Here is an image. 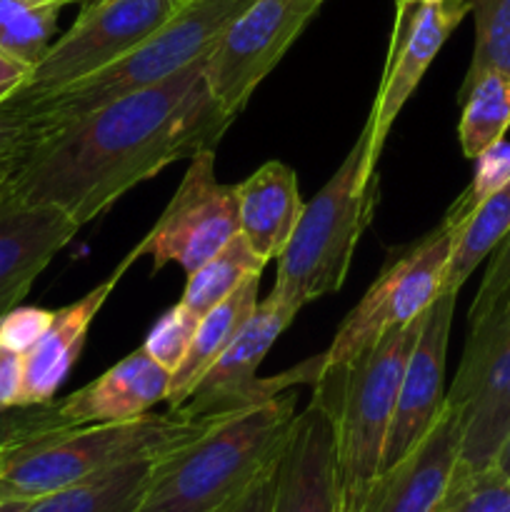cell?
<instances>
[{
    "label": "cell",
    "instance_id": "1",
    "mask_svg": "<svg viewBox=\"0 0 510 512\" xmlns=\"http://www.w3.org/2000/svg\"><path fill=\"white\" fill-rule=\"evenodd\" d=\"M233 123L215 103L198 60L163 83L40 135L8 190L65 210L83 228L168 165L218 148Z\"/></svg>",
    "mask_w": 510,
    "mask_h": 512
},
{
    "label": "cell",
    "instance_id": "2",
    "mask_svg": "<svg viewBox=\"0 0 510 512\" xmlns=\"http://www.w3.org/2000/svg\"><path fill=\"white\" fill-rule=\"evenodd\" d=\"M293 395L210 420L188 443L153 460L135 512H218L263 478L295 420Z\"/></svg>",
    "mask_w": 510,
    "mask_h": 512
},
{
    "label": "cell",
    "instance_id": "3",
    "mask_svg": "<svg viewBox=\"0 0 510 512\" xmlns=\"http://www.w3.org/2000/svg\"><path fill=\"white\" fill-rule=\"evenodd\" d=\"M425 313L413 323L388 330L355 358L320 368L313 380V403H318L333 423L343 510L360 512L370 485L383 468L400 380Z\"/></svg>",
    "mask_w": 510,
    "mask_h": 512
},
{
    "label": "cell",
    "instance_id": "4",
    "mask_svg": "<svg viewBox=\"0 0 510 512\" xmlns=\"http://www.w3.org/2000/svg\"><path fill=\"white\" fill-rule=\"evenodd\" d=\"M210 420L140 415L120 423L58 430L8 450L0 458V500H38L120 465L155 460L203 433Z\"/></svg>",
    "mask_w": 510,
    "mask_h": 512
},
{
    "label": "cell",
    "instance_id": "5",
    "mask_svg": "<svg viewBox=\"0 0 510 512\" xmlns=\"http://www.w3.org/2000/svg\"><path fill=\"white\" fill-rule=\"evenodd\" d=\"M368 130L345 155L328 183L303 205L293 235L278 258L270 293L303 310L323 295L338 293L348 278L360 235L370 225L378 203V180L363 178Z\"/></svg>",
    "mask_w": 510,
    "mask_h": 512
},
{
    "label": "cell",
    "instance_id": "6",
    "mask_svg": "<svg viewBox=\"0 0 510 512\" xmlns=\"http://www.w3.org/2000/svg\"><path fill=\"white\" fill-rule=\"evenodd\" d=\"M250 0H188L155 33L108 68L35 100H20L33 113L40 135L93 113L123 95L158 85L208 55L225 25ZM38 143V140H35Z\"/></svg>",
    "mask_w": 510,
    "mask_h": 512
},
{
    "label": "cell",
    "instance_id": "7",
    "mask_svg": "<svg viewBox=\"0 0 510 512\" xmlns=\"http://www.w3.org/2000/svg\"><path fill=\"white\" fill-rule=\"evenodd\" d=\"M445 398L460 405L453 475L493 468L510 435V298L470 320L460 368Z\"/></svg>",
    "mask_w": 510,
    "mask_h": 512
},
{
    "label": "cell",
    "instance_id": "8",
    "mask_svg": "<svg viewBox=\"0 0 510 512\" xmlns=\"http://www.w3.org/2000/svg\"><path fill=\"white\" fill-rule=\"evenodd\" d=\"M450 248L453 230L440 220L438 228L428 235L405 245L398 253H390L368 293L335 330L330 348L320 353V368L345 363L360 350L378 343L388 330L420 318L438 298Z\"/></svg>",
    "mask_w": 510,
    "mask_h": 512
},
{
    "label": "cell",
    "instance_id": "9",
    "mask_svg": "<svg viewBox=\"0 0 510 512\" xmlns=\"http://www.w3.org/2000/svg\"><path fill=\"white\" fill-rule=\"evenodd\" d=\"M175 10L178 0H85L75 23L50 43L15 98H43L108 68L155 33Z\"/></svg>",
    "mask_w": 510,
    "mask_h": 512
},
{
    "label": "cell",
    "instance_id": "10",
    "mask_svg": "<svg viewBox=\"0 0 510 512\" xmlns=\"http://www.w3.org/2000/svg\"><path fill=\"white\" fill-rule=\"evenodd\" d=\"M320 5L323 0H250L225 25L203 58V75L230 120L243 113L250 95L283 60Z\"/></svg>",
    "mask_w": 510,
    "mask_h": 512
},
{
    "label": "cell",
    "instance_id": "11",
    "mask_svg": "<svg viewBox=\"0 0 510 512\" xmlns=\"http://www.w3.org/2000/svg\"><path fill=\"white\" fill-rule=\"evenodd\" d=\"M298 313L300 310L283 303L273 293L260 300L255 313L240 328L233 343L210 365L208 373L200 378V383L190 393V398L173 413L185 420L223 418V415L238 413V410L250 408V405H260L270 398H278L290 385H313L320 370V355L305 360L298 368L288 370L278 378L260 380L255 375L265 355L275 345V340L285 333V328L293 323Z\"/></svg>",
    "mask_w": 510,
    "mask_h": 512
},
{
    "label": "cell",
    "instance_id": "12",
    "mask_svg": "<svg viewBox=\"0 0 510 512\" xmlns=\"http://www.w3.org/2000/svg\"><path fill=\"white\" fill-rule=\"evenodd\" d=\"M238 230L235 185L215 178V150H203L190 158L178 190L135 248L140 258H153V273L178 263L190 275L223 250Z\"/></svg>",
    "mask_w": 510,
    "mask_h": 512
},
{
    "label": "cell",
    "instance_id": "13",
    "mask_svg": "<svg viewBox=\"0 0 510 512\" xmlns=\"http://www.w3.org/2000/svg\"><path fill=\"white\" fill-rule=\"evenodd\" d=\"M468 13L470 0H440V3L408 5V8L395 10L383 80H380L373 110L365 120L368 148L363 158V178L368 183L378 180L380 153L400 110L418 90L420 80L428 73L435 55L443 50L445 40L453 35V30L463 23Z\"/></svg>",
    "mask_w": 510,
    "mask_h": 512
},
{
    "label": "cell",
    "instance_id": "14",
    "mask_svg": "<svg viewBox=\"0 0 510 512\" xmlns=\"http://www.w3.org/2000/svg\"><path fill=\"white\" fill-rule=\"evenodd\" d=\"M458 293L440 290L425 313L423 328L405 363L403 380L398 388L393 420L383 453L385 468L398 463L410 453L440 418L445 405V360H448L450 328L455 318Z\"/></svg>",
    "mask_w": 510,
    "mask_h": 512
},
{
    "label": "cell",
    "instance_id": "15",
    "mask_svg": "<svg viewBox=\"0 0 510 512\" xmlns=\"http://www.w3.org/2000/svg\"><path fill=\"white\" fill-rule=\"evenodd\" d=\"M80 225L65 210L0 193V315L20 305Z\"/></svg>",
    "mask_w": 510,
    "mask_h": 512
},
{
    "label": "cell",
    "instance_id": "16",
    "mask_svg": "<svg viewBox=\"0 0 510 512\" xmlns=\"http://www.w3.org/2000/svg\"><path fill=\"white\" fill-rule=\"evenodd\" d=\"M460 453V405L445 398L430 433L370 485L360 512H435Z\"/></svg>",
    "mask_w": 510,
    "mask_h": 512
},
{
    "label": "cell",
    "instance_id": "17",
    "mask_svg": "<svg viewBox=\"0 0 510 512\" xmlns=\"http://www.w3.org/2000/svg\"><path fill=\"white\" fill-rule=\"evenodd\" d=\"M338 503L333 423L328 413L310 400L308 408L295 415L275 460L270 512H338Z\"/></svg>",
    "mask_w": 510,
    "mask_h": 512
},
{
    "label": "cell",
    "instance_id": "18",
    "mask_svg": "<svg viewBox=\"0 0 510 512\" xmlns=\"http://www.w3.org/2000/svg\"><path fill=\"white\" fill-rule=\"evenodd\" d=\"M138 258V248H133L103 283L95 285L90 293H85L75 303L55 310L48 333L23 355V398H20V405L53 403L60 385L65 383V378L83 353L95 315L103 310L125 270Z\"/></svg>",
    "mask_w": 510,
    "mask_h": 512
},
{
    "label": "cell",
    "instance_id": "19",
    "mask_svg": "<svg viewBox=\"0 0 510 512\" xmlns=\"http://www.w3.org/2000/svg\"><path fill=\"white\" fill-rule=\"evenodd\" d=\"M168 388V370L138 348L58 403L70 425L120 423L148 415L155 405L168 400Z\"/></svg>",
    "mask_w": 510,
    "mask_h": 512
},
{
    "label": "cell",
    "instance_id": "20",
    "mask_svg": "<svg viewBox=\"0 0 510 512\" xmlns=\"http://www.w3.org/2000/svg\"><path fill=\"white\" fill-rule=\"evenodd\" d=\"M238 233L263 263L278 260L303 213L298 175L280 160H268L235 185Z\"/></svg>",
    "mask_w": 510,
    "mask_h": 512
},
{
    "label": "cell",
    "instance_id": "21",
    "mask_svg": "<svg viewBox=\"0 0 510 512\" xmlns=\"http://www.w3.org/2000/svg\"><path fill=\"white\" fill-rule=\"evenodd\" d=\"M260 275H250L240 288H235L223 303H218L215 308H210L208 313L200 318L198 328H195L193 343H190L188 355L183 358V363L178 365L173 375H170V388H168V408L170 413L178 410L185 400L190 398V393L195 390V385L200 383L205 373H208L210 365L225 353L230 343H233L235 335L240 333L245 323H248L250 315L255 313L260 303Z\"/></svg>",
    "mask_w": 510,
    "mask_h": 512
},
{
    "label": "cell",
    "instance_id": "22",
    "mask_svg": "<svg viewBox=\"0 0 510 512\" xmlns=\"http://www.w3.org/2000/svg\"><path fill=\"white\" fill-rule=\"evenodd\" d=\"M153 460L120 465L33 500L25 512H135L143 500Z\"/></svg>",
    "mask_w": 510,
    "mask_h": 512
},
{
    "label": "cell",
    "instance_id": "23",
    "mask_svg": "<svg viewBox=\"0 0 510 512\" xmlns=\"http://www.w3.org/2000/svg\"><path fill=\"white\" fill-rule=\"evenodd\" d=\"M510 233V183L490 195L478 205L458 228L453 230V248H450L448 268H445L443 285L445 293H458L468 283L485 258H490L495 248Z\"/></svg>",
    "mask_w": 510,
    "mask_h": 512
},
{
    "label": "cell",
    "instance_id": "24",
    "mask_svg": "<svg viewBox=\"0 0 510 512\" xmlns=\"http://www.w3.org/2000/svg\"><path fill=\"white\" fill-rule=\"evenodd\" d=\"M463 103L458 123L460 150L468 160L500 143L510 128V73L485 70L468 90L458 93Z\"/></svg>",
    "mask_w": 510,
    "mask_h": 512
},
{
    "label": "cell",
    "instance_id": "25",
    "mask_svg": "<svg viewBox=\"0 0 510 512\" xmlns=\"http://www.w3.org/2000/svg\"><path fill=\"white\" fill-rule=\"evenodd\" d=\"M265 265L268 263H263L238 233L223 250H218L213 258L205 260L198 270L188 275L180 303L203 318L210 308L223 303L235 288H240L250 275H263Z\"/></svg>",
    "mask_w": 510,
    "mask_h": 512
},
{
    "label": "cell",
    "instance_id": "26",
    "mask_svg": "<svg viewBox=\"0 0 510 512\" xmlns=\"http://www.w3.org/2000/svg\"><path fill=\"white\" fill-rule=\"evenodd\" d=\"M60 0H0V48L33 68L53 43Z\"/></svg>",
    "mask_w": 510,
    "mask_h": 512
},
{
    "label": "cell",
    "instance_id": "27",
    "mask_svg": "<svg viewBox=\"0 0 510 512\" xmlns=\"http://www.w3.org/2000/svg\"><path fill=\"white\" fill-rule=\"evenodd\" d=\"M475 20L473 58L458 93L468 90L485 70L510 73V0H470Z\"/></svg>",
    "mask_w": 510,
    "mask_h": 512
},
{
    "label": "cell",
    "instance_id": "28",
    "mask_svg": "<svg viewBox=\"0 0 510 512\" xmlns=\"http://www.w3.org/2000/svg\"><path fill=\"white\" fill-rule=\"evenodd\" d=\"M435 512H510V478L498 468L453 475Z\"/></svg>",
    "mask_w": 510,
    "mask_h": 512
},
{
    "label": "cell",
    "instance_id": "29",
    "mask_svg": "<svg viewBox=\"0 0 510 512\" xmlns=\"http://www.w3.org/2000/svg\"><path fill=\"white\" fill-rule=\"evenodd\" d=\"M510 183V143L500 140V143L490 145L488 150L475 158V173L470 180L468 188L455 198V203L450 205L448 213H445L443 223L450 230L458 228L475 208H478L483 200H488L490 195L498 193L500 188Z\"/></svg>",
    "mask_w": 510,
    "mask_h": 512
},
{
    "label": "cell",
    "instance_id": "30",
    "mask_svg": "<svg viewBox=\"0 0 510 512\" xmlns=\"http://www.w3.org/2000/svg\"><path fill=\"white\" fill-rule=\"evenodd\" d=\"M200 323V315H195L188 305L178 303L170 310H165L155 325L150 328L148 338L140 348L160 365V368L168 370L170 375L178 370V365L183 363V358L188 355L190 343H193L195 328Z\"/></svg>",
    "mask_w": 510,
    "mask_h": 512
},
{
    "label": "cell",
    "instance_id": "31",
    "mask_svg": "<svg viewBox=\"0 0 510 512\" xmlns=\"http://www.w3.org/2000/svg\"><path fill=\"white\" fill-rule=\"evenodd\" d=\"M68 428H78V425H70L65 420V415L60 413L58 400L43 405H18V408L0 410V453H8L18 445Z\"/></svg>",
    "mask_w": 510,
    "mask_h": 512
},
{
    "label": "cell",
    "instance_id": "32",
    "mask_svg": "<svg viewBox=\"0 0 510 512\" xmlns=\"http://www.w3.org/2000/svg\"><path fill=\"white\" fill-rule=\"evenodd\" d=\"M55 318V310L38 305H15L0 315V345L25 355L45 333Z\"/></svg>",
    "mask_w": 510,
    "mask_h": 512
},
{
    "label": "cell",
    "instance_id": "33",
    "mask_svg": "<svg viewBox=\"0 0 510 512\" xmlns=\"http://www.w3.org/2000/svg\"><path fill=\"white\" fill-rule=\"evenodd\" d=\"M38 140V125L25 103L10 98L0 105V158H23Z\"/></svg>",
    "mask_w": 510,
    "mask_h": 512
},
{
    "label": "cell",
    "instance_id": "34",
    "mask_svg": "<svg viewBox=\"0 0 510 512\" xmlns=\"http://www.w3.org/2000/svg\"><path fill=\"white\" fill-rule=\"evenodd\" d=\"M505 298H510V233L490 253V263L485 268L483 283H480L473 308H470V320L488 313L493 305H498Z\"/></svg>",
    "mask_w": 510,
    "mask_h": 512
},
{
    "label": "cell",
    "instance_id": "35",
    "mask_svg": "<svg viewBox=\"0 0 510 512\" xmlns=\"http://www.w3.org/2000/svg\"><path fill=\"white\" fill-rule=\"evenodd\" d=\"M23 398V355L0 345V410L18 408Z\"/></svg>",
    "mask_w": 510,
    "mask_h": 512
},
{
    "label": "cell",
    "instance_id": "36",
    "mask_svg": "<svg viewBox=\"0 0 510 512\" xmlns=\"http://www.w3.org/2000/svg\"><path fill=\"white\" fill-rule=\"evenodd\" d=\"M273 470L275 465L263 478L255 480L243 495H238L233 503L225 505L218 512H270V505H273Z\"/></svg>",
    "mask_w": 510,
    "mask_h": 512
},
{
    "label": "cell",
    "instance_id": "37",
    "mask_svg": "<svg viewBox=\"0 0 510 512\" xmlns=\"http://www.w3.org/2000/svg\"><path fill=\"white\" fill-rule=\"evenodd\" d=\"M30 65L0 48V105L8 103L30 78Z\"/></svg>",
    "mask_w": 510,
    "mask_h": 512
},
{
    "label": "cell",
    "instance_id": "38",
    "mask_svg": "<svg viewBox=\"0 0 510 512\" xmlns=\"http://www.w3.org/2000/svg\"><path fill=\"white\" fill-rule=\"evenodd\" d=\"M18 163H20V158H0V193H3L5 185L10 183L15 168H18Z\"/></svg>",
    "mask_w": 510,
    "mask_h": 512
},
{
    "label": "cell",
    "instance_id": "39",
    "mask_svg": "<svg viewBox=\"0 0 510 512\" xmlns=\"http://www.w3.org/2000/svg\"><path fill=\"white\" fill-rule=\"evenodd\" d=\"M495 468H498L500 473L508 475V478H510V435H508V440H505L503 450H500V453H498V460H495Z\"/></svg>",
    "mask_w": 510,
    "mask_h": 512
},
{
    "label": "cell",
    "instance_id": "40",
    "mask_svg": "<svg viewBox=\"0 0 510 512\" xmlns=\"http://www.w3.org/2000/svg\"><path fill=\"white\" fill-rule=\"evenodd\" d=\"M33 503V500H30ZM28 500H0V512H25L28 510Z\"/></svg>",
    "mask_w": 510,
    "mask_h": 512
},
{
    "label": "cell",
    "instance_id": "41",
    "mask_svg": "<svg viewBox=\"0 0 510 512\" xmlns=\"http://www.w3.org/2000/svg\"><path fill=\"white\" fill-rule=\"evenodd\" d=\"M428 3H440V0H395V10L408 8V5H428Z\"/></svg>",
    "mask_w": 510,
    "mask_h": 512
},
{
    "label": "cell",
    "instance_id": "42",
    "mask_svg": "<svg viewBox=\"0 0 510 512\" xmlns=\"http://www.w3.org/2000/svg\"><path fill=\"white\" fill-rule=\"evenodd\" d=\"M63 5H70V3H85V0H60Z\"/></svg>",
    "mask_w": 510,
    "mask_h": 512
},
{
    "label": "cell",
    "instance_id": "43",
    "mask_svg": "<svg viewBox=\"0 0 510 512\" xmlns=\"http://www.w3.org/2000/svg\"><path fill=\"white\" fill-rule=\"evenodd\" d=\"M183 3H188V0H178V5H183Z\"/></svg>",
    "mask_w": 510,
    "mask_h": 512
},
{
    "label": "cell",
    "instance_id": "44",
    "mask_svg": "<svg viewBox=\"0 0 510 512\" xmlns=\"http://www.w3.org/2000/svg\"><path fill=\"white\" fill-rule=\"evenodd\" d=\"M338 512H348V510H343V508H340V503H338Z\"/></svg>",
    "mask_w": 510,
    "mask_h": 512
},
{
    "label": "cell",
    "instance_id": "45",
    "mask_svg": "<svg viewBox=\"0 0 510 512\" xmlns=\"http://www.w3.org/2000/svg\"><path fill=\"white\" fill-rule=\"evenodd\" d=\"M0 458H3V453H0Z\"/></svg>",
    "mask_w": 510,
    "mask_h": 512
}]
</instances>
